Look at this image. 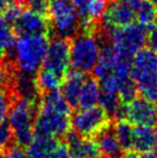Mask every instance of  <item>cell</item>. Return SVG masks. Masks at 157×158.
<instances>
[{
    "instance_id": "6da1fadb",
    "label": "cell",
    "mask_w": 157,
    "mask_h": 158,
    "mask_svg": "<svg viewBox=\"0 0 157 158\" xmlns=\"http://www.w3.org/2000/svg\"><path fill=\"white\" fill-rule=\"evenodd\" d=\"M48 38L46 35H19L12 52L6 56L14 61L19 70L36 73L43 63Z\"/></svg>"
},
{
    "instance_id": "7a4b0ae2",
    "label": "cell",
    "mask_w": 157,
    "mask_h": 158,
    "mask_svg": "<svg viewBox=\"0 0 157 158\" xmlns=\"http://www.w3.org/2000/svg\"><path fill=\"white\" fill-rule=\"evenodd\" d=\"M130 77L139 95L157 103V54L142 48L131 58Z\"/></svg>"
},
{
    "instance_id": "3957f363",
    "label": "cell",
    "mask_w": 157,
    "mask_h": 158,
    "mask_svg": "<svg viewBox=\"0 0 157 158\" xmlns=\"http://www.w3.org/2000/svg\"><path fill=\"white\" fill-rule=\"evenodd\" d=\"M39 100L16 98L9 111V125L16 145L26 148L35 131V121L38 112Z\"/></svg>"
},
{
    "instance_id": "277c9868",
    "label": "cell",
    "mask_w": 157,
    "mask_h": 158,
    "mask_svg": "<svg viewBox=\"0 0 157 158\" xmlns=\"http://www.w3.org/2000/svg\"><path fill=\"white\" fill-rule=\"evenodd\" d=\"M100 53V43L96 35L90 31L78 30L70 38V66L84 74L94 71Z\"/></svg>"
},
{
    "instance_id": "5b68a950",
    "label": "cell",
    "mask_w": 157,
    "mask_h": 158,
    "mask_svg": "<svg viewBox=\"0 0 157 158\" xmlns=\"http://www.w3.org/2000/svg\"><path fill=\"white\" fill-rule=\"evenodd\" d=\"M71 114L72 110L58 108L39 100L34 133L63 139L66 133L71 129Z\"/></svg>"
},
{
    "instance_id": "8992f818",
    "label": "cell",
    "mask_w": 157,
    "mask_h": 158,
    "mask_svg": "<svg viewBox=\"0 0 157 158\" xmlns=\"http://www.w3.org/2000/svg\"><path fill=\"white\" fill-rule=\"evenodd\" d=\"M51 30L58 37H73L79 29V16L71 0H52L48 13Z\"/></svg>"
},
{
    "instance_id": "52a82bcc",
    "label": "cell",
    "mask_w": 157,
    "mask_h": 158,
    "mask_svg": "<svg viewBox=\"0 0 157 158\" xmlns=\"http://www.w3.org/2000/svg\"><path fill=\"white\" fill-rule=\"evenodd\" d=\"M112 119L100 106L78 109L70 117L71 129L82 137L93 138Z\"/></svg>"
},
{
    "instance_id": "ba28073f",
    "label": "cell",
    "mask_w": 157,
    "mask_h": 158,
    "mask_svg": "<svg viewBox=\"0 0 157 158\" xmlns=\"http://www.w3.org/2000/svg\"><path fill=\"white\" fill-rule=\"evenodd\" d=\"M41 67L50 69L64 79L70 68V39L58 35L50 38Z\"/></svg>"
},
{
    "instance_id": "9c48e42d",
    "label": "cell",
    "mask_w": 157,
    "mask_h": 158,
    "mask_svg": "<svg viewBox=\"0 0 157 158\" xmlns=\"http://www.w3.org/2000/svg\"><path fill=\"white\" fill-rule=\"evenodd\" d=\"M125 119L134 126H157V103L136 97L126 106Z\"/></svg>"
},
{
    "instance_id": "30bf717a",
    "label": "cell",
    "mask_w": 157,
    "mask_h": 158,
    "mask_svg": "<svg viewBox=\"0 0 157 158\" xmlns=\"http://www.w3.org/2000/svg\"><path fill=\"white\" fill-rule=\"evenodd\" d=\"M136 19L134 8L122 0H110L107 10L100 19L105 27H124L132 24Z\"/></svg>"
},
{
    "instance_id": "8fae6325",
    "label": "cell",
    "mask_w": 157,
    "mask_h": 158,
    "mask_svg": "<svg viewBox=\"0 0 157 158\" xmlns=\"http://www.w3.org/2000/svg\"><path fill=\"white\" fill-rule=\"evenodd\" d=\"M13 25L15 32L19 35H46L50 37L52 31L48 17L39 15L30 10H24Z\"/></svg>"
},
{
    "instance_id": "7c38bea8",
    "label": "cell",
    "mask_w": 157,
    "mask_h": 158,
    "mask_svg": "<svg viewBox=\"0 0 157 158\" xmlns=\"http://www.w3.org/2000/svg\"><path fill=\"white\" fill-rule=\"evenodd\" d=\"M64 141L67 143L71 158H99L98 146L93 138L82 137L74 130L70 129L65 137Z\"/></svg>"
},
{
    "instance_id": "4fadbf2b",
    "label": "cell",
    "mask_w": 157,
    "mask_h": 158,
    "mask_svg": "<svg viewBox=\"0 0 157 158\" xmlns=\"http://www.w3.org/2000/svg\"><path fill=\"white\" fill-rule=\"evenodd\" d=\"M93 138L98 146L100 156L102 158L122 157L124 151L114 130V121H111L103 128H101Z\"/></svg>"
},
{
    "instance_id": "5bb4252c",
    "label": "cell",
    "mask_w": 157,
    "mask_h": 158,
    "mask_svg": "<svg viewBox=\"0 0 157 158\" xmlns=\"http://www.w3.org/2000/svg\"><path fill=\"white\" fill-rule=\"evenodd\" d=\"M85 74L78 70H68L61 83V94L72 109L78 108V100L82 85L85 81Z\"/></svg>"
},
{
    "instance_id": "9a60e30c",
    "label": "cell",
    "mask_w": 157,
    "mask_h": 158,
    "mask_svg": "<svg viewBox=\"0 0 157 158\" xmlns=\"http://www.w3.org/2000/svg\"><path fill=\"white\" fill-rule=\"evenodd\" d=\"M131 150L137 153L157 152V126H134Z\"/></svg>"
},
{
    "instance_id": "2e32d148",
    "label": "cell",
    "mask_w": 157,
    "mask_h": 158,
    "mask_svg": "<svg viewBox=\"0 0 157 158\" xmlns=\"http://www.w3.org/2000/svg\"><path fill=\"white\" fill-rule=\"evenodd\" d=\"M99 98H100V85L98 79L95 75H88L85 77V81L82 85L76 109H85L98 106Z\"/></svg>"
},
{
    "instance_id": "e0dca14e",
    "label": "cell",
    "mask_w": 157,
    "mask_h": 158,
    "mask_svg": "<svg viewBox=\"0 0 157 158\" xmlns=\"http://www.w3.org/2000/svg\"><path fill=\"white\" fill-rule=\"evenodd\" d=\"M60 139L51 135L34 133L27 148V154L30 158H45L48 153L56 146Z\"/></svg>"
},
{
    "instance_id": "ac0fdd59",
    "label": "cell",
    "mask_w": 157,
    "mask_h": 158,
    "mask_svg": "<svg viewBox=\"0 0 157 158\" xmlns=\"http://www.w3.org/2000/svg\"><path fill=\"white\" fill-rule=\"evenodd\" d=\"M61 83H63V77H60L50 69L40 67L39 70L36 72V85L39 95L59 89Z\"/></svg>"
},
{
    "instance_id": "d6986e66",
    "label": "cell",
    "mask_w": 157,
    "mask_h": 158,
    "mask_svg": "<svg viewBox=\"0 0 157 158\" xmlns=\"http://www.w3.org/2000/svg\"><path fill=\"white\" fill-rule=\"evenodd\" d=\"M134 12L138 23L145 28L157 22V6L152 0H140L134 8Z\"/></svg>"
},
{
    "instance_id": "ffe728a7",
    "label": "cell",
    "mask_w": 157,
    "mask_h": 158,
    "mask_svg": "<svg viewBox=\"0 0 157 158\" xmlns=\"http://www.w3.org/2000/svg\"><path fill=\"white\" fill-rule=\"evenodd\" d=\"M16 32L12 22L0 15V50L4 54H10L16 42Z\"/></svg>"
},
{
    "instance_id": "44dd1931",
    "label": "cell",
    "mask_w": 157,
    "mask_h": 158,
    "mask_svg": "<svg viewBox=\"0 0 157 158\" xmlns=\"http://www.w3.org/2000/svg\"><path fill=\"white\" fill-rule=\"evenodd\" d=\"M114 130L123 151H129L132 148L134 126L126 119H119L114 122Z\"/></svg>"
},
{
    "instance_id": "7402d4cb",
    "label": "cell",
    "mask_w": 157,
    "mask_h": 158,
    "mask_svg": "<svg viewBox=\"0 0 157 158\" xmlns=\"http://www.w3.org/2000/svg\"><path fill=\"white\" fill-rule=\"evenodd\" d=\"M118 93L121 101L123 102L124 104H126V106H127L129 102H131L136 97H138V95H139L138 87H137L134 81L131 79V77L126 79L125 81L121 84Z\"/></svg>"
},
{
    "instance_id": "603a6c76",
    "label": "cell",
    "mask_w": 157,
    "mask_h": 158,
    "mask_svg": "<svg viewBox=\"0 0 157 158\" xmlns=\"http://www.w3.org/2000/svg\"><path fill=\"white\" fill-rule=\"evenodd\" d=\"M16 98L14 92L0 86V122L4 121L8 117L11 106Z\"/></svg>"
},
{
    "instance_id": "cb8c5ba5",
    "label": "cell",
    "mask_w": 157,
    "mask_h": 158,
    "mask_svg": "<svg viewBox=\"0 0 157 158\" xmlns=\"http://www.w3.org/2000/svg\"><path fill=\"white\" fill-rule=\"evenodd\" d=\"M28 10L48 19L50 13V0H23Z\"/></svg>"
},
{
    "instance_id": "d4e9b609",
    "label": "cell",
    "mask_w": 157,
    "mask_h": 158,
    "mask_svg": "<svg viewBox=\"0 0 157 158\" xmlns=\"http://www.w3.org/2000/svg\"><path fill=\"white\" fill-rule=\"evenodd\" d=\"M11 143H13V135L11 127L8 122L4 121L0 122V148L4 150L11 146Z\"/></svg>"
},
{
    "instance_id": "484cf974",
    "label": "cell",
    "mask_w": 157,
    "mask_h": 158,
    "mask_svg": "<svg viewBox=\"0 0 157 158\" xmlns=\"http://www.w3.org/2000/svg\"><path fill=\"white\" fill-rule=\"evenodd\" d=\"M45 158H71L67 143L63 139H60L56 144V146L48 153V155Z\"/></svg>"
},
{
    "instance_id": "4316f807",
    "label": "cell",
    "mask_w": 157,
    "mask_h": 158,
    "mask_svg": "<svg viewBox=\"0 0 157 158\" xmlns=\"http://www.w3.org/2000/svg\"><path fill=\"white\" fill-rule=\"evenodd\" d=\"M147 29L149 30L147 31L145 44H147L150 50L157 54V22L154 23L153 25H151L150 27H147Z\"/></svg>"
},
{
    "instance_id": "83f0119b",
    "label": "cell",
    "mask_w": 157,
    "mask_h": 158,
    "mask_svg": "<svg viewBox=\"0 0 157 158\" xmlns=\"http://www.w3.org/2000/svg\"><path fill=\"white\" fill-rule=\"evenodd\" d=\"M6 157V158H30L28 156L27 152L24 150V148L16 145V144L8 148Z\"/></svg>"
},
{
    "instance_id": "f1b7e54d",
    "label": "cell",
    "mask_w": 157,
    "mask_h": 158,
    "mask_svg": "<svg viewBox=\"0 0 157 158\" xmlns=\"http://www.w3.org/2000/svg\"><path fill=\"white\" fill-rule=\"evenodd\" d=\"M13 2L14 0H0V14H2Z\"/></svg>"
},
{
    "instance_id": "f546056e",
    "label": "cell",
    "mask_w": 157,
    "mask_h": 158,
    "mask_svg": "<svg viewBox=\"0 0 157 158\" xmlns=\"http://www.w3.org/2000/svg\"><path fill=\"white\" fill-rule=\"evenodd\" d=\"M121 158H140V156H139L136 151L129 150V151H125Z\"/></svg>"
},
{
    "instance_id": "4dcf8cb0",
    "label": "cell",
    "mask_w": 157,
    "mask_h": 158,
    "mask_svg": "<svg viewBox=\"0 0 157 158\" xmlns=\"http://www.w3.org/2000/svg\"><path fill=\"white\" fill-rule=\"evenodd\" d=\"M140 158H157V152H155V151H151V152L141 153Z\"/></svg>"
},
{
    "instance_id": "1f68e13d",
    "label": "cell",
    "mask_w": 157,
    "mask_h": 158,
    "mask_svg": "<svg viewBox=\"0 0 157 158\" xmlns=\"http://www.w3.org/2000/svg\"><path fill=\"white\" fill-rule=\"evenodd\" d=\"M122 1H125L126 3L130 4V6H131L132 8H136L137 4L139 3V1H140V0H122Z\"/></svg>"
},
{
    "instance_id": "d6a6232c",
    "label": "cell",
    "mask_w": 157,
    "mask_h": 158,
    "mask_svg": "<svg viewBox=\"0 0 157 158\" xmlns=\"http://www.w3.org/2000/svg\"><path fill=\"white\" fill-rule=\"evenodd\" d=\"M4 58H6V54L0 50V66L2 64V63L4 61Z\"/></svg>"
},
{
    "instance_id": "836d02e7",
    "label": "cell",
    "mask_w": 157,
    "mask_h": 158,
    "mask_svg": "<svg viewBox=\"0 0 157 158\" xmlns=\"http://www.w3.org/2000/svg\"><path fill=\"white\" fill-rule=\"evenodd\" d=\"M155 4H156V6H157V1H156V3H155Z\"/></svg>"
}]
</instances>
